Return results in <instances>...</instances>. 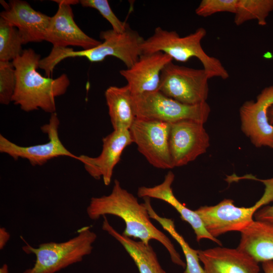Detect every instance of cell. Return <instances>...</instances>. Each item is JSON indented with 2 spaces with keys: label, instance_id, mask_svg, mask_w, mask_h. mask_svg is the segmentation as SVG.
<instances>
[{
  "label": "cell",
  "instance_id": "obj_1",
  "mask_svg": "<svg viewBox=\"0 0 273 273\" xmlns=\"http://www.w3.org/2000/svg\"><path fill=\"white\" fill-rule=\"evenodd\" d=\"M86 213L92 220L98 219L107 214L121 218L125 223L123 235L139 239L146 244H149L151 240L158 241L168 251L173 263L183 268L186 267V263L170 240L150 220L145 202L140 203L133 194L121 187L117 179L114 180L110 194L90 199Z\"/></svg>",
  "mask_w": 273,
  "mask_h": 273
},
{
  "label": "cell",
  "instance_id": "obj_2",
  "mask_svg": "<svg viewBox=\"0 0 273 273\" xmlns=\"http://www.w3.org/2000/svg\"><path fill=\"white\" fill-rule=\"evenodd\" d=\"M40 57L28 49L12 61L16 78L12 102L25 112L40 109L52 114L56 111V98L66 93L70 82L64 73L55 79L41 75L37 71Z\"/></svg>",
  "mask_w": 273,
  "mask_h": 273
},
{
  "label": "cell",
  "instance_id": "obj_3",
  "mask_svg": "<svg viewBox=\"0 0 273 273\" xmlns=\"http://www.w3.org/2000/svg\"><path fill=\"white\" fill-rule=\"evenodd\" d=\"M206 33L204 28L199 27L194 32L180 37L175 31L157 27L153 34L144 40L142 45V52L143 54L162 52L172 60L181 62L195 57L201 62L209 78L216 77L226 79L229 74L221 61L208 55L202 47L201 41Z\"/></svg>",
  "mask_w": 273,
  "mask_h": 273
},
{
  "label": "cell",
  "instance_id": "obj_4",
  "mask_svg": "<svg viewBox=\"0 0 273 273\" xmlns=\"http://www.w3.org/2000/svg\"><path fill=\"white\" fill-rule=\"evenodd\" d=\"M97 237L90 227L86 226L79 230L76 236L65 242L43 243L37 248L26 243L23 250L35 255L36 259L33 266L22 273H56L79 262L92 253Z\"/></svg>",
  "mask_w": 273,
  "mask_h": 273
},
{
  "label": "cell",
  "instance_id": "obj_5",
  "mask_svg": "<svg viewBox=\"0 0 273 273\" xmlns=\"http://www.w3.org/2000/svg\"><path fill=\"white\" fill-rule=\"evenodd\" d=\"M260 180L265 185V191L251 207H237L233 200L225 199L215 205L203 206L195 210L212 236L216 238L229 232L242 231L254 220L257 210L273 201V178Z\"/></svg>",
  "mask_w": 273,
  "mask_h": 273
},
{
  "label": "cell",
  "instance_id": "obj_6",
  "mask_svg": "<svg viewBox=\"0 0 273 273\" xmlns=\"http://www.w3.org/2000/svg\"><path fill=\"white\" fill-rule=\"evenodd\" d=\"M132 104L136 118L157 120L169 123L192 120L204 124L211 108L206 102L195 105L181 103L160 91L132 95Z\"/></svg>",
  "mask_w": 273,
  "mask_h": 273
},
{
  "label": "cell",
  "instance_id": "obj_7",
  "mask_svg": "<svg viewBox=\"0 0 273 273\" xmlns=\"http://www.w3.org/2000/svg\"><path fill=\"white\" fill-rule=\"evenodd\" d=\"M210 79L203 69L169 62L161 71L159 91L181 103L195 105L206 102Z\"/></svg>",
  "mask_w": 273,
  "mask_h": 273
},
{
  "label": "cell",
  "instance_id": "obj_8",
  "mask_svg": "<svg viewBox=\"0 0 273 273\" xmlns=\"http://www.w3.org/2000/svg\"><path fill=\"white\" fill-rule=\"evenodd\" d=\"M100 37L103 41L99 46L78 51L68 48L64 52V57H84L91 62H100L108 56H113L121 60L129 68L143 54L142 45L145 39L136 31L131 29L129 25L122 33L111 29L102 31Z\"/></svg>",
  "mask_w": 273,
  "mask_h": 273
},
{
  "label": "cell",
  "instance_id": "obj_9",
  "mask_svg": "<svg viewBox=\"0 0 273 273\" xmlns=\"http://www.w3.org/2000/svg\"><path fill=\"white\" fill-rule=\"evenodd\" d=\"M129 130L133 143L151 165L173 168L169 148L170 123L136 118Z\"/></svg>",
  "mask_w": 273,
  "mask_h": 273
},
{
  "label": "cell",
  "instance_id": "obj_10",
  "mask_svg": "<svg viewBox=\"0 0 273 273\" xmlns=\"http://www.w3.org/2000/svg\"><path fill=\"white\" fill-rule=\"evenodd\" d=\"M60 120L57 113L51 114L48 123L41 127L42 132L47 134V143L30 146L18 145L0 134V152L7 154L14 160L27 159L32 166L44 165L49 160L59 157H68L78 159L76 156L63 145L59 135Z\"/></svg>",
  "mask_w": 273,
  "mask_h": 273
},
{
  "label": "cell",
  "instance_id": "obj_11",
  "mask_svg": "<svg viewBox=\"0 0 273 273\" xmlns=\"http://www.w3.org/2000/svg\"><path fill=\"white\" fill-rule=\"evenodd\" d=\"M209 146L210 137L203 123L192 120L170 123L169 148L173 168L194 161Z\"/></svg>",
  "mask_w": 273,
  "mask_h": 273
},
{
  "label": "cell",
  "instance_id": "obj_12",
  "mask_svg": "<svg viewBox=\"0 0 273 273\" xmlns=\"http://www.w3.org/2000/svg\"><path fill=\"white\" fill-rule=\"evenodd\" d=\"M273 105V85L264 88L255 101L248 100L241 106V128L257 148L273 149V125L268 119V110Z\"/></svg>",
  "mask_w": 273,
  "mask_h": 273
},
{
  "label": "cell",
  "instance_id": "obj_13",
  "mask_svg": "<svg viewBox=\"0 0 273 273\" xmlns=\"http://www.w3.org/2000/svg\"><path fill=\"white\" fill-rule=\"evenodd\" d=\"M54 1L59 4L58 9L51 17L44 40L51 43L53 47L75 46L83 50L93 48L102 42L85 33L75 22L71 6L79 3L80 1Z\"/></svg>",
  "mask_w": 273,
  "mask_h": 273
},
{
  "label": "cell",
  "instance_id": "obj_14",
  "mask_svg": "<svg viewBox=\"0 0 273 273\" xmlns=\"http://www.w3.org/2000/svg\"><path fill=\"white\" fill-rule=\"evenodd\" d=\"M102 150L97 157L78 156L87 172L94 178H102L106 186L110 185L113 170L120 160L126 147L133 143L129 130H114L102 139Z\"/></svg>",
  "mask_w": 273,
  "mask_h": 273
},
{
  "label": "cell",
  "instance_id": "obj_15",
  "mask_svg": "<svg viewBox=\"0 0 273 273\" xmlns=\"http://www.w3.org/2000/svg\"><path fill=\"white\" fill-rule=\"evenodd\" d=\"M5 10L0 16L18 30L24 44L44 40L51 17L33 9L26 1H1Z\"/></svg>",
  "mask_w": 273,
  "mask_h": 273
},
{
  "label": "cell",
  "instance_id": "obj_16",
  "mask_svg": "<svg viewBox=\"0 0 273 273\" xmlns=\"http://www.w3.org/2000/svg\"><path fill=\"white\" fill-rule=\"evenodd\" d=\"M172 59L160 52L143 54L130 68L120 70L132 95L159 90L161 71Z\"/></svg>",
  "mask_w": 273,
  "mask_h": 273
},
{
  "label": "cell",
  "instance_id": "obj_17",
  "mask_svg": "<svg viewBox=\"0 0 273 273\" xmlns=\"http://www.w3.org/2000/svg\"><path fill=\"white\" fill-rule=\"evenodd\" d=\"M204 273H259L258 262L247 253L239 250L217 247L199 250Z\"/></svg>",
  "mask_w": 273,
  "mask_h": 273
},
{
  "label": "cell",
  "instance_id": "obj_18",
  "mask_svg": "<svg viewBox=\"0 0 273 273\" xmlns=\"http://www.w3.org/2000/svg\"><path fill=\"white\" fill-rule=\"evenodd\" d=\"M174 179V173L169 171L160 184L153 187L144 186L140 187L138 190V195L140 198L158 199L169 204L180 214L181 218L191 225L198 242L204 239H207L221 246L220 241L208 232L201 218L195 211L188 208L175 197L171 188Z\"/></svg>",
  "mask_w": 273,
  "mask_h": 273
},
{
  "label": "cell",
  "instance_id": "obj_19",
  "mask_svg": "<svg viewBox=\"0 0 273 273\" xmlns=\"http://www.w3.org/2000/svg\"><path fill=\"white\" fill-rule=\"evenodd\" d=\"M240 233L237 249L258 263L273 260V223L254 220Z\"/></svg>",
  "mask_w": 273,
  "mask_h": 273
},
{
  "label": "cell",
  "instance_id": "obj_20",
  "mask_svg": "<svg viewBox=\"0 0 273 273\" xmlns=\"http://www.w3.org/2000/svg\"><path fill=\"white\" fill-rule=\"evenodd\" d=\"M102 229L117 240L132 258L140 273H166L159 262L157 255L149 244L134 241L119 233L109 223L106 216Z\"/></svg>",
  "mask_w": 273,
  "mask_h": 273
},
{
  "label": "cell",
  "instance_id": "obj_21",
  "mask_svg": "<svg viewBox=\"0 0 273 273\" xmlns=\"http://www.w3.org/2000/svg\"><path fill=\"white\" fill-rule=\"evenodd\" d=\"M105 97L113 129L129 130L136 116L128 86H109L105 92Z\"/></svg>",
  "mask_w": 273,
  "mask_h": 273
},
{
  "label": "cell",
  "instance_id": "obj_22",
  "mask_svg": "<svg viewBox=\"0 0 273 273\" xmlns=\"http://www.w3.org/2000/svg\"><path fill=\"white\" fill-rule=\"evenodd\" d=\"M144 199L150 217L157 221L180 246L186 261L184 273H204L203 267L200 264L198 250L191 248L183 236L176 231L171 219L161 217L156 213L151 206L150 198Z\"/></svg>",
  "mask_w": 273,
  "mask_h": 273
},
{
  "label": "cell",
  "instance_id": "obj_23",
  "mask_svg": "<svg viewBox=\"0 0 273 273\" xmlns=\"http://www.w3.org/2000/svg\"><path fill=\"white\" fill-rule=\"evenodd\" d=\"M273 11V0H238L235 13L234 23L240 26L255 20L260 26L267 24L266 18Z\"/></svg>",
  "mask_w": 273,
  "mask_h": 273
},
{
  "label": "cell",
  "instance_id": "obj_24",
  "mask_svg": "<svg viewBox=\"0 0 273 273\" xmlns=\"http://www.w3.org/2000/svg\"><path fill=\"white\" fill-rule=\"evenodd\" d=\"M23 44L17 28L0 17V61L12 62L22 54Z\"/></svg>",
  "mask_w": 273,
  "mask_h": 273
},
{
  "label": "cell",
  "instance_id": "obj_25",
  "mask_svg": "<svg viewBox=\"0 0 273 273\" xmlns=\"http://www.w3.org/2000/svg\"><path fill=\"white\" fill-rule=\"evenodd\" d=\"M16 78L12 62L0 61V103L9 105L12 102Z\"/></svg>",
  "mask_w": 273,
  "mask_h": 273
},
{
  "label": "cell",
  "instance_id": "obj_26",
  "mask_svg": "<svg viewBox=\"0 0 273 273\" xmlns=\"http://www.w3.org/2000/svg\"><path fill=\"white\" fill-rule=\"evenodd\" d=\"M79 3L83 7L97 10L110 23L115 31L122 33L126 30L128 24L119 19L113 12L107 0H81Z\"/></svg>",
  "mask_w": 273,
  "mask_h": 273
},
{
  "label": "cell",
  "instance_id": "obj_27",
  "mask_svg": "<svg viewBox=\"0 0 273 273\" xmlns=\"http://www.w3.org/2000/svg\"><path fill=\"white\" fill-rule=\"evenodd\" d=\"M238 0H202L195 10L199 16L206 17L220 12L235 14Z\"/></svg>",
  "mask_w": 273,
  "mask_h": 273
},
{
  "label": "cell",
  "instance_id": "obj_28",
  "mask_svg": "<svg viewBox=\"0 0 273 273\" xmlns=\"http://www.w3.org/2000/svg\"><path fill=\"white\" fill-rule=\"evenodd\" d=\"M254 217L256 220L273 223V204L261 208L255 213Z\"/></svg>",
  "mask_w": 273,
  "mask_h": 273
},
{
  "label": "cell",
  "instance_id": "obj_29",
  "mask_svg": "<svg viewBox=\"0 0 273 273\" xmlns=\"http://www.w3.org/2000/svg\"><path fill=\"white\" fill-rule=\"evenodd\" d=\"M10 238V233L3 227L0 228V249L5 247Z\"/></svg>",
  "mask_w": 273,
  "mask_h": 273
},
{
  "label": "cell",
  "instance_id": "obj_30",
  "mask_svg": "<svg viewBox=\"0 0 273 273\" xmlns=\"http://www.w3.org/2000/svg\"><path fill=\"white\" fill-rule=\"evenodd\" d=\"M262 267L264 273H273V260L262 262Z\"/></svg>",
  "mask_w": 273,
  "mask_h": 273
},
{
  "label": "cell",
  "instance_id": "obj_31",
  "mask_svg": "<svg viewBox=\"0 0 273 273\" xmlns=\"http://www.w3.org/2000/svg\"><path fill=\"white\" fill-rule=\"evenodd\" d=\"M268 119L269 123L273 125V105L268 110Z\"/></svg>",
  "mask_w": 273,
  "mask_h": 273
},
{
  "label": "cell",
  "instance_id": "obj_32",
  "mask_svg": "<svg viewBox=\"0 0 273 273\" xmlns=\"http://www.w3.org/2000/svg\"><path fill=\"white\" fill-rule=\"evenodd\" d=\"M0 273H9V267L7 263H4L0 268Z\"/></svg>",
  "mask_w": 273,
  "mask_h": 273
}]
</instances>
